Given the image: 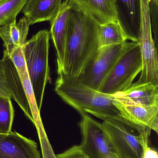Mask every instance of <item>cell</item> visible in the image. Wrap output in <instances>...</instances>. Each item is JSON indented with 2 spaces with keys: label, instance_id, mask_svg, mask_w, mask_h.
<instances>
[{
  "label": "cell",
  "instance_id": "obj_23",
  "mask_svg": "<svg viewBox=\"0 0 158 158\" xmlns=\"http://www.w3.org/2000/svg\"><path fill=\"white\" fill-rule=\"evenodd\" d=\"M148 2L152 32L155 35L154 40L157 46L158 29V0H148Z\"/></svg>",
  "mask_w": 158,
  "mask_h": 158
},
{
  "label": "cell",
  "instance_id": "obj_11",
  "mask_svg": "<svg viewBox=\"0 0 158 158\" xmlns=\"http://www.w3.org/2000/svg\"><path fill=\"white\" fill-rule=\"evenodd\" d=\"M118 22L128 40L137 42L141 17V0H114Z\"/></svg>",
  "mask_w": 158,
  "mask_h": 158
},
{
  "label": "cell",
  "instance_id": "obj_6",
  "mask_svg": "<svg viewBox=\"0 0 158 158\" xmlns=\"http://www.w3.org/2000/svg\"><path fill=\"white\" fill-rule=\"evenodd\" d=\"M142 56L143 69L138 83L158 85L157 49L151 26L148 0H141V17L137 37Z\"/></svg>",
  "mask_w": 158,
  "mask_h": 158
},
{
  "label": "cell",
  "instance_id": "obj_22",
  "mask_svg": "<svg viewBox=\"0 0 158 158\" xmlns=\"http://www.w3.org/2000/svg\"><path fill=\"white\" fill-rule=\"evenodd\" d=\"M22 46L23 45L15 48L8 55L20 77L28 72Z\"/></svg>",
  "mask_w": 158,
  "mask_h": 158
},
{
  "label": "cell",
  "instance_id": "obj_7",
  "mask_svg": "<svg viewBox=\"0 0 158 158\" xmlns=\"http://www.w3.org/2000/svg\"><path fill=\"white\" fill-rule=\"evenodd\" d=\"M82 141L79 147L87 158H119L102 124L88 113L81 115Z\"/></svg>",
  "mask_w": 158,
  "mask_h": 158
},
{
  "label": "cell",
  "instance_id": "obj_12",
  "mask_svg": "<svg viewBox=\"0 0 158 158\" xmlns=\"http://www.w3.org/2000/svg\"><path fill=\"white\" fill-rule=\"evenodd\" d=\"M113 95L116 100L122 104L158 106V85L136 82L125 91Z\"/></svg>",
  "mask_w": 158,
  "mask_h": 158
},
{
  "label": "cell",
  "instance_id": "obj_15",
  "mask_svg": "<svg viewBox=\"0 0 158 158\" xmlns=\"http://www.w3.org/2000/svg\"><path fill=\"white\" fill-rule=\"evenodd\" d=\"M62 3V0H26L21 12L30 26L44 21L51 22Z\"/></svg>",
  "mask_w": 158,
  "mask_h": 158
},
{
  "label": "cell",
  "instance_id": "obj_14",
  "mask_svg": "<svg viewBox=\"0 0 158 158\" xmlns=\"http://www.w3.org/2000/svg\"><path fill=\"white\" fill-rule=\"evenodd\" d=\"M71 8L81 11L99 25L118 22L114 0H68Z\"/></svg>",
  "mask_w": 158,
  "mask_h": 158
},
{
  "label": "cell",
  "instance_id": "obj_5",
  "mask_svg": "<svg viewBox=\"0 0 158 158\" xmlns=\"http://www.w3.org/2000/svg\"><path fill=\"white\" fill-rule=\"evenodd\" d=\"M143 69L142 56L137 42H126L124 50L98 91L114 95L128 89Z\"/></svg>",
  "mask_w": 158,
  "mask_h": 158
},
{
  "label": "cell",
  "instance_id": "obj_1",
  "mask_svg": "<svg viewBox=\"0 0 158 158\" xmlns=\"http://www.w3.org/2000/svg\"><path fill=\"white\" fill-rule=\"evenodd\" d=\"M99 26L89 15L71 8L64 62L58 75L77 78L84 71L99 49Z\"/></svg>",
  "mask_w": 158,
  "mask_h": 158
},
{
  "label": "cell",
  "instance_id": "obj_4",
  "mask_svg": "<svg viewBox=\"0 0 158 158\" xmlns=\"http://www.w3.org/2000/svg\"><path fill=\"white\" fill-rule=\"evenodd\" d=\"M119 158H142L151 130L111 117L97 116Z\"/></svg>",
  "mask_w": 158,
  "mask_h": 158
},
{
  "label": "cell",
  "instance_id": "obj_25",
  "mask_svg": "<svg viewBox=\"0 0 158 158\" xmlns=\"http://www.w3.org/2000/svg\"><path fill=\"white\" fill-rule=\"evenodd\" d=\"M142 158H158L157 151L149 146V144L146 145L143 149Z\"/></svg>",
  "mask_w": 158,
  "mask_h": 158
},
{
  "label": "cell",
  "instance_id": "obj_16",
  "mask_svg": "<svg viewBox=\"0 0 158 158\" xmlns=\"http://www.w3.org/2000/svg\"><path fill=\"white\" fill-rule=\"evenodd\" d=\"M117 106L123 115L130 121L158 133V106L122 104L117 101Z\"/></svg>",
  "mask_w": 158,
  "mask_h": 158
},
{
  "label": "cell",
  "instance_id": "obj_9",
  "mask_svg": "<svg viewBox=\"0 0 158 158\" xmlns=\"http://www.w3.org/2000/svg\"><path fill=\"white\" fill-rule=\"evenodd\" d=\"M0 96L15 101L25 116L34 123L22 81L5 50L0 59Z\"/></svg>",
  "mask_w": 158,
  "mask_h": 158
},
{
  "label": "cell",
  "instance_id": "obj_8",
  "mask_svg": "<svg viewBox=\"0 0 158 158\" xmlns=\"http://www.w3.org/2000/svg\"><path fill=\"white\" fill-rule=\"evenodd\" d=\"M126 42L99 48L77 80L86 86L98 90L123 52Z\"/></svg>",
  "mask_w": 158,
  "mask_h": 158
},
{
  "label": "cell",
  "instance_id": "obj_24",
  "mask_svg": "<svg viewBox=\"0 0 158 158\" xmlns=\"http://www.w3.org/2000/svg\"><path fill=\"white\" fill-rule=\"evenodd\" d=\"M56 158H87L79 146H74L63 153L57 155Z\"/></svg>",
  "mask_w": 158,
  "mask_h": 158
},
{
  "label": "cell",
  "instance_id": "obj_3",
  "mask_svg": "<svg viewBox=\"0 0 158 158\" xmlns=\"http://www.w3.org/2000/svg\"><path fill=\"white\" fill-rule=\"evenodd\" d=\"M50 39V32L43 30L26 41L22 46L29 79L40 111L49 78Z\"/></svg>",
  "mask_w": 158,
  "mask_h": 158
},
{
  "label": "cell",
  "instance_id": "obj_20",
  "mask_svg": "<svg viewBox=\"0 0 158 158\" xmlns=\"http://www.w3.org/2000/svg\"><path fill=\"white\" fill-rule=\"evenodd\" d=\"M15 110L12 99L0 96V134H7L12 131Z\"/></svg>",
  "mask_w": 158,
  "mask_h": 158
},
{
  "label": "cell",
  "instance_id": "obj_13",
  "mask_svg": "<svg viewBox=\"0 0 158 158\" xmlns=\"http://www.w3.org/2000/svg\"><path fill=\"white\" fill-rule=\"evenodd\" d=\"M71 6L68 0L62 2L60 9L51 23L50 35L57 52L58 71L63 65Z\"/></svg>",
  "mask_w": 158,
  "mask_h": 158
},
{
  "label": "cell",
  "instance_id": "obj_17",
  "mask_svg": "<svg viewBox=\"0 0 158 158\" xmlns=\"http://www.w3.org/2000/svg\"><path fill=\"white\" fill-rule=\"evenodd\" d=\"M30 26L28 19L23 16L18 23L15 20L0 27V38L8 55L26 42Z\"/></svg>",
  "mask_w": 158,
  "mask_h": 158
},
{
  "label": "cell",
  "instance_id": "obj_19",
  "mask_svg": "<svg viewBox=\"0 0 158 158\" xmlns=\"http://www.w3.org/2000/svg\"><path fill=\"white\" fill-rule=\"evenodd\" d=\"M26 0H0V27L16 20Z\"/></svg>",
  "mask_w": 158,
  "mask_h": 158
},
{
  "label": "cell",
  "instance_id": "obj_21",
  "mask_svg": "<svg viewBox=\"0 0 158 158\" xmlns=\"http://www.w3.org/2000/svg\"><path fill=\"white\" fill-rule=\"evenodd\" d=\"M20 78L22 81L26 96L31 111L33 121H34L33 123L38 128L41 127L42 126V123L41 117H40V111L39 110V109L37 106L36 99L33 94L31 84L29 79L28 72L25 73L22 77H20Z\"/></svg>",
  "mask_w": 158,
  "mask_h": 158
},
{
  "label": "cell",
  "instance_id": "obj_18",
  "mask_svg": "<svg viewBox=\"0 0 158 158\" xmlns=\"http://www.w3.org/2000/svg\"><path fill=\"white\" fill-rule=\"evenodd\" d=\"M128 37L118 22L100 25L98 31L99 48L125 43Z\"/></svg>",
  "mask_w": 158,
  "mask_h": 158
},
{
  "label": "cell",
  "instance_id": "obj_10",
  "mask_svg": "<svg viewBox=\"0 0 158 158\" xmlns=\"http://www.w3.org/2000/svg\"><path fill=\"white\" fill-rule=\"evenodd\" d=\"M0 158H41L37 143L15 131L0 134Z\"/></svg>",
  "mask_w": 158,
  "mask_h": 158
},
{
  "label": "cell",
  "instance_id": "obj_2",
  "mask_svg": "<svg viewBox=\"0 0 158 158\" xmlns=\"http://www.w3.org/2000/svg\"><path fill=\"white\" fill-rule=\"evenodd\" d=\"M55 91L80 115L87 113L96 117H111L130 124L137 125L123 115L113 95L107 94L92 89L80 82L76 78L59 74L56 82Z\"/></svg>",
  "mask_w": 158,
  "mask_h": 158
}]
</instances>
